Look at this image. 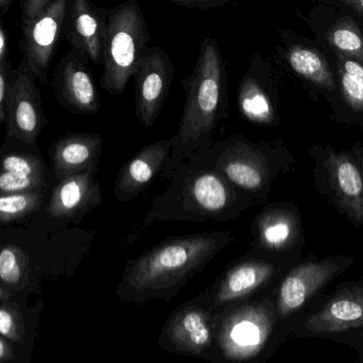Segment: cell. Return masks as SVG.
<instances>
[{"instance_id":"f35d334b","label":"cell","mask_w":363,"mask_h":363,"mask_svg":"<svg viewBox=\"0 0 363 363\" xmlns=\"http://www.w3.org/2000/svg\"><path fill=\"white\" fill-rule=\"evenodd\" d=\"M9 2H10V0H0V8L8 6Z\"/></svg>"},{"instance_id":"3957f363","label":"cell","mask_w":363,"mask_h":363,"mask_svg":"<svg viewBox=\"0 0 363 363\" xmlns=\"http://www.w3.org/2000/svg\"><path fill=\"white\" fill-rule=\"evenodd\" d=\"M181 85L186 92L185 104L178 130L170 138L169 158L160 174L165 180L182 163L211 145L218 124L228 117V67L213 36L203 40L194 70Z\"/></svg>"},{"instance_id":"4fadbf2b","label":"cell","mask_w":363,"mask_h":363,"mask_svg":"<svg viewBox=\"0 0 363 363\" xmlns=\"http://www.w3.org/2000/svg\"><path fill=\"white\" fill-rule=\"evenodd\" d=\"M281 78L272 62L259 53L252 55L237 92V106L243 119L262 127L279 125Z\"/></svg>"},{"instance_id":"8d00e7d4","label":"cell","mask_w":363,"mask_h":363,"mask_svg":"<svg viewBox=\"0 0 363 363\" xmlns=\"http://www.w3.org/2000/svg\"><path fill=\"white\" fill-rule=\"evenodd\" d=\"M169 1L176 4V6L189 9V10H194V9H196V2H194V0H169Z\"/></svg>"},{"instance_id":"9c48e42d","label":"cell","mask_w":363,"mask_h":363,"mask_svg":"<svg viewBox=\"0 0 363 363\" xmlns=\"http://www.w3.org/2000/svg\"><path fill=\"white\" fill-rule=\"evenodd\" d=\"M275 57L281 70L296 79L313 99L328 104L330 117L339 108L338 83L334 63L325 47L315 40L289 28L279 29Z\"/></svg>"},{"instance_id":"ba28073f","label":"cell","mask_w":363,"mask_h":363,"mask_svg":"<svg viewBox=\"0 0 363 363\" xmlns=\"http://www.w3.org/2000/svg\"><path fill=\"white\" fill-rule=\"evenodd\" d=\"M355 261L353 256L342 254L324 258L311 255L289 269L274 291L275 309L284 340L288 338L291 324L304 315L328 286Z\"/></svg>"},{"instance_id":"f546056e","label":"cell","mask_w":363,"mask_h":363,"mask_svg":"<svg viewBox=\"0 0 363 363\" xmlns=\"http://www.w3.org/2000/svg\"><path fill=\"white\" fill-rule=\"evenodd\" d=\"M10 72V63L6 62L2 67H0V125L6 121L9 87H10L11 77H12Z\"/></svg>"},{"instance_id":"7a4b0ae2","label":"cell","mask_w":363,"mask_h":363,"mask_svg":"<svg viewBox=\"0 0 363 363\" xmlns=\"http://www.w3.org/2000/svg\"><path fill=\"white\" fill-rule=\"evenodd\" d=\"M168 181L167 189L153 198L144 219L128 237L129 242L155 222L235 221L258 205L198 157L182 163Z\"/></svg>"},{"instance_id":"74e56055","label":"cell","mask_w":363,"mask_h":363,"mask_svg":"<svg viewBox=\"0 0 363 363\" xmlns=\"http://www.w3.org/2000/svg\"><path fill=\"white\" fill-rule=\"evenodd\" d=\"M11 298L10 292L0 288V300H6Z\"/></svg>"},{"instance_id":"ffe728a7","label":"cell","mask_w":363,"mask_h":363,"mask_svg":"<svg viewBox=\"0 0 363 363\" xmlns=\"http://www.w3.org/2000/svg\"><path fill=\"white\" fill-rule=\"evenodd\" d=\"M108 11L96 6L91 0H67L64 36L74 50L95 65L102 64Z\"/></svg>"},{"instance_id":"44dd1931","label":"cell","mask_w":363,"mask_h":363,"mask_svg":"<svg viewBox=\"0 0 363 363\" xmlns=\"http://www.w3.org/2000/svg\"><path fill=\"white\" fill-rule=\"evenodd\" d=\"M97 174L98 166L61 179L47 205V215L72 223L82 221L104 202Z\"/></svg>"},{"instance_id":"cb8c5ba5","label":"cell","mask_w":363,"mask_h":363,"mask_svg":"<svg viewBox=\"0 0 363 363\" xmlns=\"http://www.w3.org/2000/svg\"><path fill=\"white\" fill-rule=\"evenodd\" d=\"M328 53L334 63L339 92V108L330 119L339 125L363 129V64L354 58Z\"/></svg>"},{"instance_id":"4dcf8cb0","label":"cell","mask_w":363,"mask_h":363,"mask_svg":"<svg viewBox=\"0 0 363 363\" xmlns=\"http://www.w3.org/2000/svg\"><path fill=\"white\" fill-rule=\"evenodd\" d=\"M313 4H332L340 6L355 14L363 23V0H309Z\"/></svg>"},{"instance_id":"e0dca14e","label":"cell","mask_w":363,"mask_h":363,"mask_svg":"<svg viewBox=\"0 0 363 363\" xmlns=\"http://www.w3.org/2000/svg\"><path fill=\"white\" fill-rule=\"evenodd\" d=\"M67 0H52L33 18L23 21V60L42 85L48 82V70L63 33Z\"/></svg>"},{"instance_id":"5bb4252c","label":"cell","mask_w":363,"mask_h":363,"mask_svg":"<svg viewBox=\"0 0 363 363\" xmlns=\"http://www.w3.org/2000/svg\"><path fill=\"white\" fill-rule=\"evenodd\" d=\"M328 51L354 58L363 64V23L355 14L332 4H315L306 13L296 11Z\"/></svg>"},{"instance_id":"ac0fdd59","label":"cell","mask_w":363,"mask_h":363,"mask_svg":"<svg viewBox=\"0 0 363 363\" xmlns=\"http://www.w3.org/2000/svg\"><path fill=\"white\" fill-rule=\"evenodd\" d=\"M213 313L191 300L168 318L159 345L170 353L201 357L213 347Z\"/></svg>"},{"instance_id":"5b68a950","label":"cell","mask_w":363,"mask_h":363,"mask_svg":"<svg viewBox=\"0 0 363 363\" xmlns=\"http://www.w3.org/2000/svg\"><path fill=\"white\" fill-rule=\"evenodd\" d=\"M313 187L326 204L363 232V142L350 148L311 145Z\"/></svg>"},{"instance_id":"277c9868","label":"cell","mask_w":363,"mask_h":363,"mask_svg":"<svg viewBox=\"0 0 363 363\" xmlns=\"http://www.w3.org/2000/svg\"><path fill=\"white\" fill-rule=\"evenodd\" d=\"M194 157L215 168L258 205L267 204L275 179L296 170V158L281 138L254 142L234 134L213 141Z\"/></svg>"},{"instance_id":"30bf717a","label":"cell","mask_w":363,"mask_h":363,"mask_svg":"<svg viewBox=\"0 0 363 363\" xmlns=\"http://www.w3.org/2000/svg\"><path fill=\"white\" fill-rule=\"evenodd\" d=\"M363 330V276L345 281L321 298L289 327L288 337L334 339Z\"/></svg>"},{"instance_id":"836d02e7","label":"cell","mask_w":363,"mask_h":363,"mask_svg":"<svg viewBox=\"0 0 363 363\" xmlns=\"http://www.w3.org/2000/svg\"><path fill=\"white\" fill-rule=\"evenodd\" d=\"M232 1L233 0H194L196 10L203 11V12L211 10V9L222 8Z\"/></svg>"},{"instance_id":"d6a6232c","label":"cell","mask_w":363,"mask_h":363,"mask_svg":"<svg viewBox=\"0 0 363 363\" xmlns=\"http://www.w3.org/2000/svg\"><path fill=\"white\" fill-rule=\"evenodd\" d=\"M333 340L337 342L343 343V345H350L359 352L360 358L358 362H363V330H358L352 334L343 335V336L336 337Z\"/></svg>"},{"instance_id":"d590c367","label":"cell","mask_w":363,"mask_h":363,"mask_svg":"<svg viewBox=\"0 0 363 363\" xmlns=\"http://www.w3.org/2000/svg\"><path fill=\"white\" fill-rule=\"evenodd\" d=\"M13 358H14V355H13L10 345L0 338V362H8V360H12Z\"/></svg>"},{"instance_id":"2e32d148","label":"cell","mask_w":363,"mask_h":363,"mask_svg":"<svg viewBox=\"0 0 363 363\" xmlns=\"http://www.w3.org/2000/svg\"><path fill=\"white\" fill-rule=\"evenodd\" d=\"M35 77L23 61L11 77L6 112V139L35 143L47 124Z\"/></svg>"},{"instance_id":"6da1fadb","label":"cell","mask_w":363,"mask_h":363,"mask_svg":"<svg viewBox=\"0 0 363 363\" xmlns=\"http://www.w3.org/2000/svg\"><path fill=\"white\" fill-rule=\"evenodd\" d=\"M233 242L228 232L168 239L127 262L115 293L121 302L138 306L153 300L169 302Z\"/></svg>"},{"instance_id":"9a60e30c","label":"cell","mask_w":363,"mask_h":363,"mask_svg":"<svg viewBox=\"0 0 363 363\" xmlns=\"http://www.w3.org/2000/svg\"><path fill=\"white\" fill-rule=\"evenodd\" d=\"M133 78L136 117L145 127H151L159 119L167 100L174 79V63L163 48L149 46Z\"/></svg>"},{"instance_id":"83f0119b","label":"cell","mask_w":363,"mask_h":363,"mask_svg":"<svg viewBox=\"0 0 363 363\" xmlns=\"http://www.w3.org/2000/svg\"><path fill=\"white\" fill-rule=\"evenodd\" d=\"M45 185V176H30L0 170V194L40 192Z\"/></svg>"},{"instance_id":"52a82bcc","label":"cell","mask_w":363,"mask_h":363,"mask_svg":"<svg viewBox=\"0 0 363 363\" xmlns=\"http://www.w3.org/2000/svg\"><path fill=\"white\" fill-rule=\"evenodd\" d=\"M150 32L136 0H127L108 11L102 50L100 87L110 95H123L149 47Z\"/></svg>"},{"instance_id":"e575fe53","label":"cell","mask_w":363,"mask_h":363,"mask_svg":"<svg viewBox=\"0 0 363 363\" xmlns=\"http://www.w3.org/2000/svg\"><path fill=\"white\" fill-rule=\"evenodd\" d=\"M6 57H8V42H6L4 28L0 23V67L6 63Z\"/></svg>"},{"instance_id":"8992f818","label":"cell","mask_w":363,"mask_h":363,"mask_svg":"<svg viewBox=\"0 0 363 363\" xmlns=\"http://www.w3.org/2000/svg\"><path fill=\"white\" fill-rule=\"evenodd\" d=\"M213 341L228 362H249L277 349L284 339L275 309L274 292L255 302L213 313Z\"/></svg>"},{"instance_id":"1f68e13d","label":"cell","mask_w":363,"mask_h":363,"mask_svg":"<svg viewBox=\"0 0 363 363\" xmlns=\"http://www.w3.org/2000/svg\"><path fill=\"white\" fill-rule=\"evenodd\" d=\"M52 0H23L21 2V12H23V21L33 18L40 14Z\"/></svg>"},{"instance_id":"8fae6325","label":"cell","mask_w":363,"mask_h":363,"mask_svg":"<svg viewBox=\"0 0 363 363\" xmlns=\"http://www.w3.org/2000/svg\"><path fill=\"white\" fill-rule=\"evenodd\" d=\"M264 256L245 258L232 264L215 285L196 296L194 302L211 313H219L269 287L286 269L294 264L283 258Z\"/></svg>"},{"instance_id":"7c38bea8","label":"cell","mask_w":363,"mask_h":363,"mask_svg":"<svg viewBox=\"0 0 363 363\" xmlns=\"http://www.w3.org/2000/svg\"><path fill=\"white\" fill-rule=\"evenodd\" d=\"M251 251L298 261L306 243L300 209L294 202L267 205L252 225Z\"/></svg>"},{"instance_id":"4316f807","label":"cell","mask_w":363,"mask_h":363,"mask_svg":"<svg viewBox=\"0 0 363 363\" xmlns=\"http://www.w3.org/2000/svg\"><path fill=\"white\" fill-rule=\"evenodd\" d=\"M0 155V170L30 176H45V164L38 151H4Z\"/></svg>"},{"instance_id":"603a6c76","label":"cell","mask_w":363,"mask_h":363,"mask_svg":"<svg viewBox=\"0 0 363 363\" xmlns=\"http://www.w3.org/2000/svg\"><path fill=\"white\" fill-rule=\"evenodd\" d=\"M104 136L93 132L69 134L57 139L49 149L53 173L61 180L65 177L97 168Z\"/></svg>"},{"instance_id":"d6986e66","label":"cell","mask_w":363,"mask_h":363,"mask_svg":"<svg viewBox=\"0 0 363 363\" xmlns=\"http://www.w3.org/2000/svg\"><path fill=\"white\" fill-rule=\"evenodd\" d=\"M89 62L84 55L72 49L62 58L55 72V98L74 114L93 115L101 108Z\"/></svg>"},{"instance_id":"7402d4cb","label":"cell","mask_w":363,"mask_h":363,"mask_svg":"<svg viewBox=\"0 0 363 363\" xmlns=\"http://www.w3.org/2000/svg\"><path fill=\"white\" fill-rule=\"evenodd\" d=\"M170 151L172 139H163L143 147L128 160L115 180V200L119 202H131L142 194L165 168Z\"/></svg>"},{"instance_id":"484cf974","label":"cell","mask_w":363,"mask_h":363,"mask_svg":"<svg viewBox=\"0 0 363 363\" xmlns=\"http://www.w3.org/2000/svg\"><path fill=\"white\" fill-rule=\"evenodd\" d=\"M40 192L0 194V222L17 221L35 211L42 202Z\"/></svg>"},{"instance_id":"f1b7e54d","label":"cell","mask_w":363,"mask_h":363,"mask_svg":"<svg viewBox=\"0 0 363 363\" xmlns=\"http://www.w3.org/2000/svg\"><path fill=\"white\" fill-rule=\"evenodd\" d=\"M25 334V325L21 311L16 304L0 306V335L8 340L21 342Z\"/></svg>"},{"instance_id":"d4e9b609","label":"cell","mask_w":363,"mask_h":363,"mask_svg":"<svg viewBox=\"0 0 363 363\" xmlns=\"http://www.w3.org/2000/svg\"><path fill=\"white\" fill-rule=\"evenodd\" d=\"M29 259L26 251L15 245H6L0 251V281L12 288L27 283Z\"/></svg>"}]
</instances>
